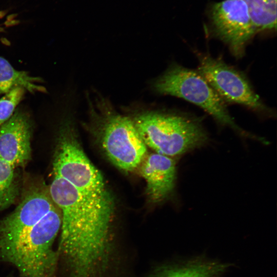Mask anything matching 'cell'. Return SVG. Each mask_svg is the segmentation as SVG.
I'll list each match as a JSON object with an SVG mask.
<instances>
[{
    "instance_id": "obj_9",
    "label": "cell",
    "mask_w": 277,
    "mask_h": 277,
    "mask_svg": "<svg viewBox=\"0 0 277 277\" xmlns=\"http://www.w3.org/2000/svg\"><path fill=\"white\" fill-rule=\"evenodd\" d=\"M54 206L48 187L31 188L14 210L0 220V240L13 237L32 227Z\"/></svg>"
},
{
    "instance_id": "obj_7",
    "label": "cell",
    "mask_w": 277,
    "mask_h": 277,
    "mask_svg": "<svg viewBox=\"0 0 277 277\" xmlns=\"http://www.w3.org/2000/svg\"><path fill=\"white\" fill-rule=\"evenodd\" d=\"M199 59L197 71L223 101L242 105L257 112H270L240 72L209 55H200Z\"/></svg>"
},
{
    "instance_id": "obj_8",
    "label": "cell",
    "mask_w": 277,
    "mask_h": 277,
    "mask_svg": "<svg viewBox=\"0 0 277 277\" xmlns=\"http://www.w3.org/2000/svg\"><path fill=\"white\" fill-rule=\"evenodd\" d=\"M214 34L227 44L232 53L242 57L246 45L256 33L248 8L242 0L212 3L207 11Z\"/></svg>"
},
{
    "instance_id": "obj_16",
    "label": "cell",
    "mask_w": 277,
    "mask_h": 277,
    "mask_svg": "<svg viewBox=\"0 0 277 277\" xmlns=\"http://www.w3.org/2000/svg\"><path fill=\"white\" fill-rule=\"evenodd\" d=\"M25 89L22 87L15 88L0 99V126L9 120L22 100Z\"/></svg>"
},
{
    "instance_id": "obj_1",
    "label": "cell",
    "mask_w": 277,
    "mask_h": 277,
    "mask_svg": "<svg viewBox=\"0 0 277 277\" xmlns=\"http://www.w3.org/2000/svg\"><path fill=\"white\" fill-rule=\"evenodd\" d=\"M48 190L61 213L57 252L66 276L104 277L113 249V197L83 193L55 175Z\"/></svg>"
},
{
    "instance_id": "obj_11",
    "label": "cell",
    "mask_w": 277,
    "mask_h": 277,
    "mask_svg": "<svg viewBox=\"0 0 277 277\" xmlns=\"http://www.w3.org/2000/svg\"><path fill=\"white\" fill-rule=\"evenodd\" d=\"M139 166L151 201L160 202L172 192L176 179L175 164L172 159L156 152L147 153Z\"/></svg>"
},
{
    "instance_id": "obj_3",
    "label": "cell",
    "mask_w": 277,
    "mask_h": 277,
    "mask_svg": "<svg viewBox=\"0 0 277 277\" xmlns=\"http://www.w3.org/2000/svg\"><path fill=\"white\" fill-rule=\"evenodd\" d=\"M132 121L146 146L169 157L202 146L208 138L199 122L182 115L146 112Z\"/></svg>"
},
{
    "instance_id": "obj_10",
    "label": "cell",
    "mask_w": 277,
    "mask_h": 277,
    "mask_svg": "<svg viewBox=\"0 0 277 277\" xmlns=\"http://www.w3.org/2000/svg\"><path fill=\"white\" fill-rule=\"evenodd\" d=\"M31 127L29 116L18 110L0 126V157L14 168L31 159Z\"/></svg>"
},
{
    "instance_id": "obj_15",
    "label": "cell",
    "mask_w": 277,
    "mask_h": 277,
    "mask_svg": "<svg viewBox=\"0 0 277 277\" xmlns=\"http://www.w3.org/2000/svg\"><path fill=\"white\" fill-rule=\"evenodd\" d=\"M15 169L0 157V210L12 205L18 196L19 187Z\"/></svg>"
},
{
    "instance_id": "obj_6",
    "label": "cell",
    "mask_w": 277,
    "mask_h": 277,
    "mask_svg": "<svg viewBox=\"0 0 277 277\" xmlns=\"http://www.w3.org/2000/svg\"><path fill=\"white\" fill-rule=\"evenodd\" d=\"M98 112L103 121L102 145L110 160L125 171L139 167L147 154V146L132 120L108 108Z\"/></svg>"
},
{
    "instance_id": "obj_12",
    "label": "cell",
    "mask_w": 277,
    "mask_h": 277,
    "mask_svg": "<svg viewBox=\"0 0 277 277\" xmlns=\"http://www.w3.org/2000/svg\"><path fill=\"white\" fill-rule=\"evenodd\" d=\"M230 264L197 258L167 265L153 277H223Z\"/></svg>"
},
{
    "instance_id": "obj_14",
    "label": "cell",
    "mask_w": 277,
    "mask_h": 277,
    "mask_svg": "<svg viewBox=\"0 0 277 277\" xmlns=\"http://www.w3.org/2000/svg\"><path fill=\"white\" fill-rule=\"evenodd\" d=\"M246 5L256 32L276 29L277 0H242Z\"/></svg>"
},
{
    "instance_id": "obj_4",
    "label": "cell",
    "mask_w": 277,
    "mask_h": 277,
    "mask_svg": "<svg viewBox=\"0 0 277 277\" xmlns=\"http://www.w3.org/2000/svg\"><path fill=\"white\" fill-rule=\"evenodd\" d=\"M53 161V174L78 190L97 197H111L104 178L83 150L69 121L58 132Z\"/></svg>"
},
{
    "instance_id": "obj_2",
    "label": "cell",
    "mask_w": 277,
    "mask_h": 277,
    "mask_svg": "<svg viewBox=\"0 0 277 277\" xmlns=\"http://www.w3.org/2000/svg\"><path fill=\"white\" fill-rule=\"evenodd\" d=\"M61 224V211L55 205L32 227L0 240V261L15 267L21 277H55L58 257L54 243Z\"/></svg>"
},
{
    "instance_id": "obj_5",
    "label": "cell",
    "mask_w": 277,
    "mask_h": 277,
    "mask_svg": "<svg viewBox=\"0 0 277 277\" xmlns=\"http://www.w3.org/2000/svg\"><path fill=\"white\" fill-rule=\"evenodd\" d=\"M154 86L157 92L182 98L194 104L220 124L246 134L235 124L224 101L197 71L173 64L156 81Z\"/></svg>"
},
{
    "instance_id": "obj_13",
    "label": "cell",
    "mask_w": 277,
    "mask_h": 277,
    "mask_svg": "<svg viewBox=\"0 0 277 277\" xmlns=\"http://www.w3.org/2000/svg\"><path fill=\"white\" fill-rule=\"evenodd\" d=\"M38 77L31 76L26 71H17L4 58L0 56V94H6L17 87L32 93L46 92L44 86L36 83L42 82Z\"/></svg>"
}]
</instances>
